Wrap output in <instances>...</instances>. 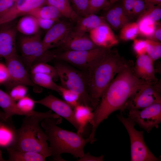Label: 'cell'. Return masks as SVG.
Listing matches in <instances>:
<instances>
[{"label": "cell", "mask_w": 161, "mask_h": 161, "mask_svg": "<svg viewBox=\"0 0 161 161\" xmlns=\"http://www.w3.org/2000/svg\"><path fill=\"white\" fill-rule=\"evenodd\" d=\"M133 62H127L116 75L103 94L97 106L93 111V117L90 124L91 132L89 137L90 142L96 139V129L104 120L114 112H124L126 102L130 97L145 81L134 74Z\"/></svg>", "instance_id": "obj_1"}, {"label": "cell", "mask_w": 161, "mask_h": 161, "mask_svg": "<svg viewBox=\"0 0 161 161\" xmlns=\"http://www.w3.org/2000/svg\"><path fill=\"white\" fill-rule=\"evenodd\" d=\"M128 61L116 49H110L101 60L86 70L88 92L94 110L105 90Z\"/></svg>", "instance_id": "obj_2"}, {"label": "cell", "mask_w": 161, "mask_h": 161, "mask_svg": "<svg viewBox=\"0 0 161 161\" xmlns=\"http://www.w3.org/2000/svg\"><path fill=\"white\" fill-rule=\"evenodd\" d=\"M62 120L61 117H49L44 119L41 122V126L49 143L51 156L56 161H66L61 156L64 153L70 154L77 158L82 157L85 153V146L90 143L89 138H84L77 132L59 127L58 125L61 123Z\"/></svg>", "instance_id": "obj_3"}, {"label": "cell", "mask_w": 161, "mask_h": 161, "mask_svg": "<svg viewBox=\"0 0 161 161\" xmlns=\"http://www.w3.org/2000/svg\"><path fill=\"white\" fill-rule=\"evenodd\" d=\"M50 110L35 115L25 116L21 127L15 129L13 142L8 147L18 151H30L51 156L47 138L40 123L47 118L60 117Z\"/></svg>", "instance_id": "obj_4"}, {"label": "cell", "mask_w": 161, "mask_h": 161, "mask_svg": "<svg viewBox=\"0 0 161 161\" xmlns=\"http://www.w3.org/2000/svg\"><path fill=\"white\" fill-rule=\"evenodd\" d=\"M54 66L57 71L61 86L78 93L80 96V103L92 109L84 72L64 63H57Z\"/></svg>", "instance_id": "obj_5"}, {"label": "cell", "mask_w": 161, "mask_h": 161, "mask_svg": "<svg viewBox=\"0 0 161 161\" xmlns=\"http://www.w3.org/2000/svg\"><path fill=\"white\" fill-rule=\"evenodd\" d=\"M117 117L127 131L130 142L131 161H158L159 157H156L146 145L143 137V132L136 130L135 124L128 117H125L122 113L117 115Z\"/></svg>", "instance_id": "obj_6"}, {"label": "cell", "mask_w": 161, "mask_h": 161, "mask_svg": "<svg viewBox=\"0 0 161 161\" xmlns=\"http://www.w3.org/2000/svg\"><path fill=\"white\" fill-rule=\"evenodd\" d=\"M109 49L98 47L83 51H63L57 53L54 58L85 70L101 60Z\"/></svg>", "instance_id": "obj_7"}, {"label": "cell", "mask_w": 161, "mask_h": 161, "mask_svg": "<svg viewBox=\"0 0 161 161\" xmlns=\"http://www.w3.org/2000/svg\"><path fill=\"white\" fill-rule=\"evenodd\" d=\"M161 83L146 82L130 97L125 110L141 109L153 104L161 103Z\"/></svg>", "instance_id": "obj_8"}, {"label": "cell", "mask_w": 161, "mask_h": 161, "mask_svg": "<svg viewBox=\"0 0 161 161\" xmlns=\"http://www.w3.org/2000/svg\"><path fill=\"white\" fill-rule=\"evenodd\" d=\"M20 57L27 70L35 64L42 61L47 57L46 51L42 44L39 33L32 35H25L20 38Z\"/></svg>", "instance_id": "obj_9"}, {"label": "cell", "mask_w": 161, "mask_h": 161, "mask_svg": "<svg viewBox=\"0 0 161 161\" xmlns=\"http://www.w3.org/2000/svg\"><path fill=\"white\" fill-rule=\"evenodd\" d=\"M9 79L5 84L9 91L13 86L23 85L37 88L32 81L21 58L16 53L4 58Z\"/></svg>", "instance_id": "obj_10"}, {"label": "cell", "mask_w": 161, "mask_h": 161, "mask_svg": "<svg viewBox=\"0 0 161 161\" xmlns=\"http://www.w3.org/2000/svg\"><path fill=\"white\" fill-rule=\"evenodd\" d=\"M128 117L147 132L158 128L161 123V103L153 104L141 109L128 111Z\"/></svg>", "instance_id": "obj_11"}, {"label": "cell", "mask_w": 161, "mask_h": 161, "mask_svg": "<svg viewBox=\"0 0 161 161\" xmlns=\"http://www.w3.org/2000/svg\"><path fill=\"white\" fill-rule=\"evenodd\" d=\"M35 102L36 103L46 107L60 117L64 118L75 127L77 131H78L79 126L75 119L73 108L64 100L49 95Z\"/></svg>", "instance_id": "obj_12"}, {"label": "cell", "mask_w": 161, "mask_h": 161, "mask_svg": "<svg viewBox=\"0 0 161 161\" xmlns=\"http://www.w3.org/2000/svg\"><path fill=\"white\" fill-rule=\"evenodd\" d=\"M46 0H16L8 10L0 15V25L13 21L21 16L45 5Z\"/></svg>", "instance_id": "obj_13"}, {"label": "cell", "mask_w": 161, "mask_h": 161, "mask_svg": "<svg viewBox=\"0 0 161 161\" xmlns=\"http://www.w3.org/2000/svg\"><path fill=\"white\" fill-rule=\"evenodd\" d=\"M73 29L71 24L66 21H59L54 24L47 30L42 40L45 49L48 51L60 47Z\"/></svg>", "instance_id": "obj_14"}, {"label": "cell", "mask_w": 161, "mask_h": 161, "mask_svg": "<svg viewBox=\"0 0 161 161\" xmlns=\"http://www.w3.org/2000/svg\"><path fill=\"white\" fill-rule=\"evenodd\" d=\"M13 21L0 25V57L4 58L17 53L16 24Z\"/></svg>", "instance_id": "obj_15"}, {"label": "cell", "mask_w": 161, "mask_h": 161, "mask_svg": "<svg viewBox=\"0 0 161 161\" xmlns=\"http://www.w3.org/2000/svg\"><path fill=\"white\" fill-rule=\"evenodd\" d=\"M59 47L63 51L86 50L98 47L94 43L86 33L75 31L73 29Z\"/></svg>", "instance_id": "obj_16"}, {"label": "cell", "mask_w": 161, "mask_h": 161, "mask_svg": "<svg viewBox=\"0 0 161 161\" xmlns=\"http://www.w3.org/2000/svg\"><path fill=\"white\" fill-rule=\"evenodd\" d=\"M89 32L90 39L98 47L110 49L119 43L118 39L108 24L99 26Z\"/></svg>", "instance_id": "obj_17"}, {"label": "cell", "mask_w": 161, "mask_h": 161, "mask_svg": "<svg viewBox=\"0 0 161 161\" xmlns=\"http://www.w3.org/2000/svg\"><path fill=\"white\" fill-rule=\"evenodd\" d=\"M154 61L146 54L137 56L133 70L138 78L145 81L156 83L158 80L156 76Z\"/></svg>", "instance_id": "obj_18"}, {"label": "cell", "mask_w": 161, "mask_h": 161, "mask_svg": "<svg viewBox=\"0 0 161 161\" xmlns=\"http://www.w3.org/2000/svg\"><path fill=\"white\" fill-rule=\"evenodd\" d=\"M0 107L3 109L8 118L11 117L14 115H35L39 114L41 113L34 110L29 112L21 111L18 107L15 101L11 98L9 94L0 89Z\"/></svg>", "instance_id": "obj_19"}, {"label": "cell", "mask_w": 161, "mask_h": 161, "mask_svg": "<svg viewBox=\"0 0 161 161\" xmlns=\"http://www.w3.org/2000/svg\"><path fill=\"white\" fill-rule=\"evenodd\" d=\"M105 24H108L104 17L98 16L95 14H90L80 17L77 21L76 24L73 30L79 32L86 33Z\"/></svg>", "instance_id": "obj_20"}, {"label": "cell", "mask_w": 161, "mask_h": 161, "mask_svg": "<svg viewBox=\"0 0 161 161\" xmlns=\"http://www.w3.org/2000/svg\"><path fill=\"white\" fill-rule=\"evenodd\" d=\"M74 116L79 126L77 133L82 135L87 124L91 122L93 117V109L91 107L79 103L73 109Z\"/></svg>", "instance_id": "obj_21"}, {"label": "cell", "mask_w": 161, "mask_h": 161, "mask_svg": "<svg viewBox=\"0 0 161 161\" xmlns=\"http://www.w3.org/2000/svg\"><path fill=\"white\" fill-rule=\"evenodd\" d=\"M17 31L25 35H32L39 33L40 27L36 18L30 15L21 18L16 24Z\"/></svg>", "instance_id": "obj_22"}, {"label": "cell", "mask_w": 161, "mask_h": 161, "mask_svg": "<svg viewBox=\"0 0 161 161\" xmlns=\"http://www.w3.org/2000/svg\"><path fill=\"white\" fill-rule=\"evenodd\" d=\"M9 155L7 161H45L46 157L42 154L30 151H20L10 147L6 148Z\"/></svg>", "instance_id": "obj_23"}, {"label": "cell", "mask_w": 161, "mask_h": 161, "mask_svg": "<svg viewBox=\"0 0 161 161\" xmlns=\"http://www.w3.org/2000/svg\"><path fill=\"white\" fill-rule=\"evenodd\" d=\"M45 5L54 7L62 16L71 20L77 21L80 17L71 6L69 0H46Z\"/></svg>", "instance_id": "obj_24"}, {"label": "cell", "mask_w": 161, "mask_h": 161, "mask_svg": "<svg viewBox=\"0 0 161 161\" xmlns=\"http://www.w3.org/2000/svg\"><path fill=\"white\" fill-rule=\"evenodd\" d=\"M15 128L12 120L7 121H0V146H10L14 136Z\"/></svg>", "instance_id": "obj_25"}, {"label": "cell", "mask_w": 161, "mask_h": 161, "mask_svg": "<svg viewBox=\"0 0 161 161\" xmlns=\"http://www.w3.org/2000/svg\"><path fill=\"white\" fill-rule=\"evenodd\" d=\"M36 18L53 20L57 21L62 16L59 11L52 6L45 5L29 13Z\"/></svg>", "instance_id": "obj_26"}, {"label": "cell", "mask_w": 161, "mask_h": 161, "mask_svg": "<svg viewBox=\"0 0 161 161\" xmlns=\"http://www.w3.org/2000/svg\"><path fill=\"white\" fill-rule=\"evenodd\" d=\"M137 22L138 35L146 39H150L154 34L157 22L153 21L147 17L143 16L138 18Z\"/></svg>", "instance_id": "obj_27"}, {"label": "cell", "mask_w": 161, "mask_h": 161, "mask_svg": "<svg viewBox=\"0 0 161 161\" xmlns=\"http://www.w3.org/2000/svg\"><path fill=\"white\" fill-rule=\"evenodd\" d=\"M33 83L36 85L52 90L59 93L60 86L56 84L49 75L41 73L30 74Z\"/></svg>", "instance_id": "obj_28"}, {"label": "cell", "mask_w": 161, "mask_h": 161, "mask_svg": "<svg viewBox=\"0 0 161 161\" xmlns=\"http://www.w3.org/2000/svg\"><path fill=\"white\" fill-rule=\"evenodd\" d=\"M29 70L30 74H43L49 75L54 80L58 78L55 67L48 64L47 62H41L36 63L32 66Z\"/></svg>", "instance_id": "obj_29"}, {"label": "cell", "mask_w": 161, "mask_h": 161, "mask_svg": "<svg viewBox=\"0 0 161 161\" xmlns=\"http://www.w3.org/2000/svg\"><path fill=\"white\" fill-rule=\"evenodd\" d=\"M120 29L119 38L122 41L133 40L138 35V27L137 22H129Z\"/></svg>", "instance_id": "obj_30"}, {"label": "cell", "mask_w": 161, "mask_h": 161, "mask_svg": "<svg viewBox=\"0 0 161 161\" xmlns=\"http://www.w3.org/2000/svg\"><path fill=\"white\" fill-rule=\"evenodd\" d=\"M106 10L104 17L108 24L113 29L116 30L120 29L128 23L117 13L113 6H111Z\"/></svg>", "instance_id": "obj_31"}, {"label": "cell", "mask_w": 161, "mask_h": 161, "mask_svg": "<svg viewBox=\"0 0 161 161\" xmlns=\"http://www.w3.org/2000/svg\"><path fill=\"white\" fill-rule=\"evenodd\" d=\"M146 53L154 61L161 57V44L160 42L146 39Z\"/></svg>", "instance_id": "obj_32"}, {"label": "cell", "mask_w": 161, "mask_h": 161, "mask_svg": "<svg viewBox=\"0 0 161 161\" xmlns=\"http://www.w3.org/2000/svg\"><path fill=\"white\" fill-rule=\"evenodd\" d=\"M59 94L63 97L64 100L70 105L73 109L80 103V96L75 91L60 86Z\"/></svg>", "instance_id": "obj_33"}, {"label": "cell", "mask_w": 161, "mask_h": 161, "mask_svg": "<svg viewBox=\"0 0 161 161\" xmlns=\"http://www.w3.org/2000/svg\"><path fill=\"white\" fill-rule=\"evenodd\" d=\"M111 5L108 0H89L88 15L95 14L102 10H107Z\"/></svg>", "instance_id": "obj_34"}, {"label": "cell", "mask_w": 161, "mask_h": 161, "mask_svg": "<svg viewBox=\"0 0 161 161\" xmlns=\"http://www.w3.org/2000/svg\"><path fill=\"white\" fill-rule=\"evenodd\" d=\"M161 4L155 5L147 4L145 11L140 17L145 16L155 22H158L161 18Z\"/></svg>", "instance_id": "obj_35"}, {"label": "cell", "mask_w": 161, "mask_h": 161, "mask_svg": "<svg viewBox=\"0 0 161 161\" xmlns=\"http://www.w3.org/2000/svg\"><path fill=\"white\" fill-rule=\"evenodd\" d=\"M72 7L76 13L80 16L88 15L89 0H70Z\"/></svg>", "instance_id": "obj_36"}, {"label": "cell", "mask_w": 161, "mask_h": 161, "mask_svg": "<svg viewBox=\"0 0 161 161\" xmlns=\"http://www.w3.org/2000/svg\"><path fill=\"white\" fill-rule=\"evenodd\" d=\"M27 90L26 86L18 85L13 86L10 89L9 94L15 101L18 100L26 96Z\"/></svg>", "instance_id": "obj_37"}, {"label": "cell", "mask_w": 161, "mask_h": 161, "mask_svg": "<svg viewBox=\"0 0 161 161\" xmlns=\"http://www.w3.org/2000/svg\"><path fill=\"white\" fill-rule=\"evenodd\" d=\"M16 103L21 110L26 112H29L33 111V109L36 103L35 100L26 96L19 100Z\"/></svg>", "instance_id": "obj_38"}, {"label": "cell", "mask_w": 161, "mask_h": 161, "mask_svg": "<svg viewBox=\"0 0 161 161\" xmlns=\"http://www.w3.org/2000/svg\"><path fill=\"white\" fill-rule=\"evenodd\" d=\"M147 4L144 0H134L132 10V17H140L145 11Z\"/></svg>", "instance_id": "obj_39"}, {"label": "cell", "mask_w": 161, "mask_h": 161, "mask_svg": "<svg viewBox=\"0 0 161 161\" xmlns=\"http://www.w3.org/2000/svg\"><path fill=\"white\" fill-rule=\"evenodd\" d=\"M133 48L137 56L146 54L147 48L146 40L134 39L133 40Z\"/></svg>", "instance_id": "obj_40"}, {"label": "cell", "mask_w": 161, "mask_h": 161, "mask_svg": "<svg viewBox=\"0 0 161 161\" xmlns=\"http://www.w3.org/2000/svg\"><path fill=\"white\" fill-rule=\"evenodd\" d=\"M134 0H122V7L126 15L130 18L132 17V10Z\"/></svg>", "instance_id": "obj_41"}, {"label": "cell", "mask_w": 161, "mask_h": 161, "mask_svg": "<svg viewBox=\"0 0 161 161\" xmlns=\"http://www.w3.org/2000/svg\"><path fill=\"white\" fill-rule=\"evenodd\" d=\"M9 74L6 64L0 62V84H5L9 79Z\"/></svg>", "instance_id": "obj_42"}, {"label": "cell", "mask_w": 161, "mask_h": 161, "mask_svg": "<svg viewBox=\"0 0 161 161\" xmlns=\"http://www.w3.org/2000/svg\"><path fill=\"white\" fill-rule=\"evenodd\" d=\"M36 18L40 27L45 30H48L50 29L54 24L55 22L56 21L53 20Z\"/></svg>", "instance_id": "obj_43"}, {"label": "cell", "mask_w": 161, "mask_h": 161, "mask_svg": "<svg viewBox=\"0 0 161 161\" xmlns=\"http://www.w3.org/2000/svg\"><path fill=\"white\" fill-rule=\"evenodd\" d=\"M104 155H102L98 157H95L90 154L89 152L84 153L83 155L79 158L78 161H103V160Z\"/></svg>", "instance_id": "obj_44"}, {"label": "cell", "mask_w": 161, "mask_h": 161, "mask_svg": "<svg viewBox=\"0 0 161 161\" xmlns=\"http://www.w3.org/2000/svg\"><path fill=\"white\" fill-rule=\"evenodd\" d=\"M14 2L13 0H0V15L9 9Z\"/></svg>", "instance_id": "obj_45"}, {"label": "cell", "mask_w": 161, "mask_h": 161, "mask_svg": "<svg viewBox=\"0 0 161 161\" xmlns=\"http://www.w3.org/2000/svg\"><path fill=\"white\" fill-rule=\"evenodd\" d=\"M149 39L159 42L161 41V24L160 22H157L156 27L154 34Z\"/></svg>", "instance_id": "obj_46"}, {"label": "cell", "mask_w": 161, "mask_h": 161, "mask_svg": "<svg viewBox=\"0 0 161 161\" xmlns=\"http://www.w3.org/2000/svg\"><path fill=\"white\" fill-rule=\"evenodd\" d=\"M147 4L153 5L161 4V0H144Z\"/></svg>", "instance_id": "obj_47"}, {"label": "cell", "mask_w": 161, "mask_h": 161, "mask_svg": "<svg viewBox=\"0 0 161 161\" xmlns=\"http://www.w3.org/2000/svg\"><path fill=\"white\" fill-rule=\"evenodd\" d=\"M6 161L4 160L2 156V152L0 149V161Z\"/></svg>", "instance_id": "obj_48"}, {"label": "cell", "mask_w": 161, "mask_h": 161, "mask_svg": "<svg viewBox=\"0 0 161 161\" xmlns=\"http://www.w3.org/2000/svg\"><path fill=\"white\" fill-rule=\"evenodd\" d=\"M120 0H109V1L111 4H112L114 3L118 2Z\"/></svg>", "instance_id": "obj_49"}, {"label": "cell", "mask_w": 161, "mask_h": 161, "mask_svg": "<svg viewBox=\"0 0 161 161\" xmlns=\"http://www.w3.org/2000/svg\"><path fill=\"white\" fill-rule=\"evenodd\" d=\"M14 1H16V0H13Z\"/></svg>", "instance_id": "obj_50"}]
</instances>
